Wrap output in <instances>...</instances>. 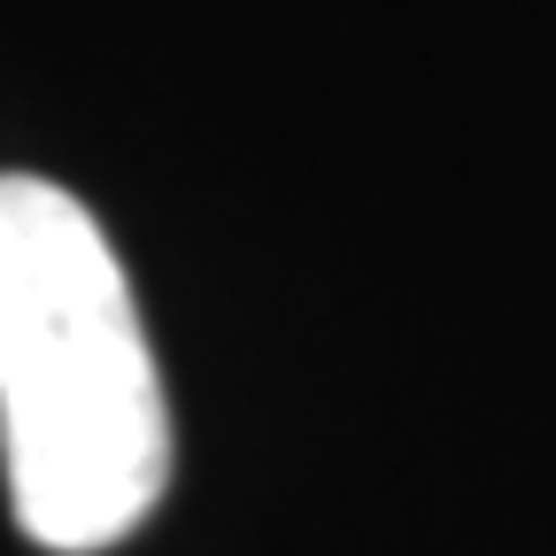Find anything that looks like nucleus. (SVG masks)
I'll return each instance as SVG.
<instances>
[{
  "instance_id": "nucleus-1",
  "label": "nucleus",
  "mask_w": 556,
  "mask_h": 556,
  "mask_svg": "<svg viewBox=\"0 0 556 556\" xmlns=\"http://www.w3.org/2000/svg\"><path fill=\"white\" fill-rule=\"evenodd\" d=\"M0 464L24 541L116 548L170 486V402L131 278L78 193L0 170Z\"/></svg>"
}]
</instances>
